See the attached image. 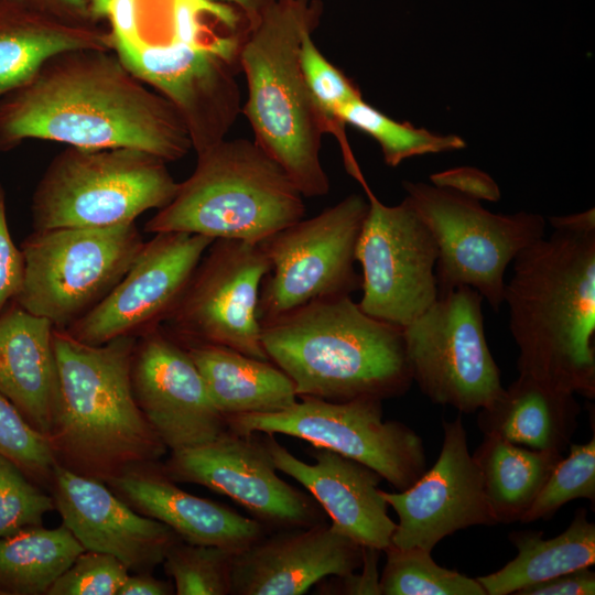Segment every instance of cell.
Instances as JSON below:
<instances>
[{"instance_id":"obj_37","label":"cell","mask_w":595,"mask_h":595,"mask_svg":"<svg viewBox=\"0 0 595 595\" xmlns=\"http://www.w3.org/2000/svg\"><path fill=\"white\" fill-rule=\"evenodd\" d=\"M53 510L52 495L0 454V538L42 526L44 516Z\"/></svg>"},{"instance_id":"obj_15","label":"cell","mask_w":595,"mask_h":595,"mask_svg":"<svg viewBox=\"0 0 595 595\" xmlns=\"http://www.w3.org/2000/svg\"><path fill=\"white\" fill-rule=\"evenodd\" d=\"M111 50L136 77L174 107L196 153L226 139L241 113L236 79L239 61L174 37L164 43L143 37L113 42Z\"/></svg>"},{"instance_id":"obj_5","label":"cell","mask_w":595,"mask_h":595,"mask_svg":"<svg viewBox=\"0 0 595 595\" xmlns=\"http://www.w3.org/2000/svg\"><path fill=\"white\" fill-rule=\"evenodd\" d=\"M317 0H275L242 43L239 65L247 82L241 107L261 147L288 173L304 197L329 191L321 162L324 120L303 78L299 48L318 25Z\"/></svg>"},{"instance_id":"obj_29","label":"cell","mask_w":595,"mask_h":595,"mask_svg":"<svg viewBox=\"0 0 595 595\" xmlns=\"http://www.w3.org/2000/svg\"><path fill=\"white\" fill-rule=\"evenodd\" d=\"M472 456L497 523L520 521L562 458L561 452L523 447L497 435H484Z\"/></svg>"},{"instance_id":"obj_11","label":"cell","mask_w":595,"mask_h":595,"mask_svg":"<svg viewBox=\"0 0 595 595\" xmlns=\"http://www.w3.org/2000/svg\"><path fill=\"white\" fill-rule=\"evenodd\" d=\"M238 434H285L355 459L398 491L409 488L426 469L423 440L399 421H385L382 400L345 402L301 397L281 411L227 416Z\"/></svg>"},{"instance_id":"obj_41","label":"cell","mask_w":595,"mask_h":595,"mask_svg":"<svg viewBox=\"0 0 595 595\" xmlns=\"http://www.w3.org/2000/svg\"><path fill=\"white\" fill-rule=\"evenodd\" d=\"M379 550L364 548L361 573L355 572L343 576H334L329 582L321 581V594H368L381 595L378 573Z\"/></svg>"},{"instance_id":"obj_20","label":"cell","mask_w":595,"mask_h":595,"mask_svg":"<svg viewBox=\"0 0 595 595\" xmlns=\"http://www.w3.org/2000/svg\"><path fill=\"white\" fill-rule=\"evenodd\" d=\"M48 491L62 523L85 550L111 554L134 573L152 572L180 540L166 524L133 510L107 484L58 464Z\"/></svg>"},{"instance_id":"obj_47","label":"cell","mask_w":595,"mask_h":595,"mask_svg":"<svg viewBox=\"0 0 595 595\" xmlns=\"http://www.w3.org/2000/svg\"><path fill=\"white\" fill-rule=\"evenodd\" d=\"M226 3L238 9L248 22L249 29L258 23L275 0H209Z\"/></svg>"},{"instance_id":"obj_4","label":"cell","mask_w":595,"mask_h":595,"mask_svg":"<svg viewBox=\"0 0 595 595\" xmlns=\"http://www.w3.org/2000/svg\"><path fill=\"white\" fill-rule=\"evenodd\" d=\"M261 340L298 398L383 401L403 396L413 382L403 328L368 315L350 295L316 300L261 323Z\"/></svg>"},{"instance_id":"obj_3","label":"cell","mask_w":595,"mask_h":595,"mask_svg":"<svg viewBox=\"0 0 595 595\" xmlns=\"http://www.w3.org/2000/svg\"><path fill=\"white\" fill-rule=\"evenodd\" d=\"M58 377L47 441L56 463L102 483L160 462L167 447L139 408L131 385L136 336L89 345L54 329Z\"/></svg>"},{"instance_id":"obj_48","label":"cell","mask_w":595,"mask_h":595,"mask_svg":"<svg viewBox=\"0 0 595 595\" xmlns=\"http://www.w3.org/2000/svg\"><path fill=\"white\" fill-rule=\"evenodd\" d=\"M112 0H87L90 20L98 24L100 20L107 18L108 9Z\"/></svg>"},{"instance_id":"obj_44","label":"cell","mask_w":595,"mask_h":595,"mask_svg":"<svg viewBox=\"0 0 595 595\" xmlns=\"http://www.w3.org/2000/svg\"><path fill=\"white\" fill-rule=\"evenodd\" d=\"M25 8L77 23H93L87 0H12Z\"/></svg>"},{"instance_id":"obj_27","label":"cell","mask_w":595,"mask_h":595,"mask_svg":"<svg viewBox=\"0 0 595 595\" xmlns=\"http://www.w3.org/2000/svg\"><path fill=\"white\" fill-rule=\"evenodd\" d=\"M225 416L271 413L298 401L294 383L270 360L210 344L184 345Z\"/></svg>"},{"instance_id":"obj_13","label":"cell","mask_w":595,"mask_h":595,"mask_svg":"<svg viewBox=\"0 0 595 595\" xmlns=\"http://www.w3.org/2000/svg\"><path fill=\"white\" fill-rule=\"evenodd\" d=\"M269 271V260L259 245L215 239L164 328L183 345H219L269 360L257 316L260 286Z\"/></svg>"},{"instance_id":"obj_31","label":"cell","mask_w":595,"mask_h":595,"mask_svg":"<svg viewBox=\"0 0 595 595\" xmlns=\"http://www.w3.org/2000/svg\"><path fill=\"white\" fill-rule=\"evenodd\" d=\"M383 552L381 595H486L476 578L439 565L431 551L391 544Z\"/></svg>"},{"instance_id":"obj_46","label":"cell","mask_w":595,"mask_h":595,"mask_svg":"<svg viewBox=\"0 0 595 595\" xmlns=\"http://www.w3.org/2000/svg\"><path fill=\"white\" fill-rule=\"evenodd\" d=\"M549 220L553 229L591 231L595 230V209L591 208L567 216H555L551 217Z\"/></svg>"},{"instance_id":"obj_28","label":"cell","mask_w":595,"mask_h":595,"mask_svg":"<svg viewBox=\"0 0 595 595\" xmlns=\"http://www.w3.org/2000/svg\"><path fill=\"white\" fill-rule=\"evenodd\" d=\"M509 540L518 553L500 570L476 580L486 595L516 594L519 589L554 576L591 567L595 563V524L578 508L570 526L556 537L542 531H513Z\"/></svg>"},{"instance_id":"obj_30","label":"cell","mask_w":595,"mask_h":595,"mask_svg":"<svg viewBox=\"0 0 595 595\" xmlns=\"http://www.w3.org/2000/svg\"><path fill=\"white\" fill-rule=\"evenodd\" d=\"M85 549L62 523L28 528L0 538V591L4 595H46Z\"/></svg>"},{"instance_id":"obj_39","label":"cell","mask_w":595,"mask_h":595,"mask_svg":"<svg viewBox=\"0 0 595 595\" xmlns=\"http://www.w3.org/2000/svg\"><path fill=\"white\" fill-rule=\"evenodd\" d=\"M24 272V256L9 230L6 192L0 183V315L17 301L23 286Z\"/></svg>"},{"instance_id":"obj_1","label":"cell","mask_w":595,"mask_h":595,"mask_svg":"<svg viewBox=\"0 0 595 595\" xmlns=\"http://www.w3.org/2000/svg\"><path fill=\"white\" fill-rule=\"evenodd\" d=\"M29 139L88 149L131 148L165 162L192 143L174 107L112 50L66 51L0 98V151Z\"/></svg>"},{"instance_id":"obj_35","label":"cell","mask_w":595,"mask_h":595,"mask_svg":"<svg viewBox=\"0 0 595 595\" xmlns=\"http://www.w3.org/2000/svg\"><path fill=\"white\" fill-rule=\"evenodd\" d=\"M577 498L595 501L594 434L585 444H570L569 456L554 466L520 522L549 520L562 506Z\"/></svg>"},{"instance_id":"obj_10","label":"cell","mask_w":595,"mask_h":595,"mask_svg":"<svg viewBox=\"0 0 595 595\" xmlns=\"http://www.w3.org/2000/svg\"><path fill=\"white\" fill-rule=\"evenodd\" d=\"M368 201L350 194L311 218H301L258 244L270 263L257 316L260 323L310 302L360 289L356 247Z\"/></svg>"},{"instance_id":"obj_8","label":"cell","mask_w":595,"mask_h":595,"mask_svg":"<svg viewBox=\"0 0 595 595\" xmlns=\"http://www.w3.org/2000/svg\"><path fill=\"white\" fill-rule=\"evenodd\" d=\"M143 244L136 223L33 230L20 247L25 272L15 302L66 329L109 294Z\"/></svg>"},{"instance_id":"obj_12","label":"cell","mask_w":595,"mask_h":595,"mask_svg":"<svg viewBox=\"0 0 595 595\" xmlns=\"http://www.w3.org/2000/svg\"><path fill=\"white\" fill-rule=\"evenodd\" d=\"M483 296L459 286L437 299L403 328L413 382L433 403L473 413L504 387L487 344Z\"/></svg>"},{"instance_id":"obj_6","label":"cell","mask_w":595,"mask_h":595,"mask_svg":"<svg viewBox=\"0 0 595 595\" xmlns=\"http://www.w3.org/2000/svg\"><path fill=\"white\" fill-rule=\"evenodd\" d=\"M193 173L144 225L258 245L305 215L304 196L255 141L224 139L196 153Z\"/></svg>"},{"instance_id":"obj_24","label":"cell","mask_w":595,"mask_h":595,"mask_svg":"<svg viewBox=\"0 0 595 595\" xmlns=\"http://www.w3.org/2000/svg\"><path fill=\"white\" fill-rule=\"evenodd\" d=\"M54 329L17 302L0 315V393L46 439L58 397Z\"/></svg>"},{"instance_id":"obj_16","label":"cell","mask_w":595,"mask_h":595,"mask_svg":"<svg viewBox=\"0 0 595 595\" xmlns=\"http://www.w3.org/2000/svg\"><path fill=\"white\" fill-rule=\"evenodd\" d=\"M162 467L175 483L197 484L228 496L268 532L326 522L325 511L311 494L277 474L263 437L255 433L228 430L208 443L171 451Z\"/></svg>"},{"instance_id":"obj_38","label":"cell","mask_w":595,"mask_h":595,"mask_svg":"<svg viewBox=\"0 0 595 595\" xmlns=\"http://www.w3.org/2000/svg\"><path fill=\"white\" fill-rule=\"evenodd\" d=\"M128 574V567L116 556L85 550L46 595H117Z\"/></svg>"},{"instance_id":"obj_32","label":"cell","mask_w":595,"mask_h":595,"mask_svg":"<svg viewBox=\"0 0 595 595\" xmlns=\"http://www.w3.org/2000/svg\"><path fill=\"white\" fill-rule=\"evenodd\" d=\"M345 125L369 134L380 145L383 160L397 166L403 160L428 153L463 149L465 142L457 136H440L409 122H398L368 105L361 97L340 111Z\"/></svg>"},{"instance_id":"obj_22","label":"cell","mask_w":595,"mask_h":595,"mask_svg":"<svg viewBox=\"0 0 595 595\" xmlns=\"http://www.w3.org/2000/svg\"><path fill=\"white\" fill-rule=\"evenodd\" d=\"M263 442L277 470L303 485L331 518L332 526L364 548L385 551L392 544L397 523L388 515V504L372 468L324 447L310 454L314 464L295 457L264 433Z\"/></svg>"},{"instance_id":"obj_25","label":"cell","mask_w":595,"mask_h":595,"mask_svg":"<svg viewBox=\"0 0 595 595\" xmlns=\"http://www.w3.org/2000/svg\"><path fill=\"white\" fill-rule=\"evenodd\" d=\"M580 412L575 393L519 375L478 410L477 425L484 435L532 450L561 452L571 442Z\"/></svg>"},{"instance_id":"obj_42","label":"cell","mask_w":595,"mask_h":595,"mask_svg":"<svg viewBox=\"0 0 595 595\" xmlns=\"http://www.w3.org/2000/svg\"><path fill=\"white\" fill-rule=\"evenodd\" d=\"M593 594H595V573L589 567H583L526 586L515 595Z\"/></svg>"},{"instance_id":"obj_9","label":"cell","mask_w":595,"mask_h":595,"mask_svg":"<svg viewBox=\"0 0 595 595\" xmlns=\"http://www.w3.org/2000/svg\"><path fill=\"white\" fill-rule=\"evenodd\" d=\"M403 187L437 246L439 295L469 286L498 311L506 269L520 251L544 237V218L527 212L494 214L477 199L426 183L404 181Z\"/></svg>"},{"instance_id":"obj_26","label":"cell","mask_w":595,"mask_h":595,"mask_svg":"<svg viewBox=\"0 0 595 595\" xmlns=\"http://www.w3.org/2000/svg\"><path fill=\"white\" fill-rule=\"evenodd\" d=\"M79 48L111 50L109 31L0 0V98L32 78L51 57Z\"/></svg>"},{"instance_id":"obj_34","label":"cell","mask_w":595,"mask_h":595,"mask_svg":"<svg viewBox=\"0 0 595 595\" xmlns=\"http://www.w3.org/2000/svg\"><path fill=\"white\" fill-rule=\"evenodd\" d=\"M235 553L180 539L169 549L162 565L174 581L176 595H230Z\"/></svg>"},{"instance_id":"obj_14","label":"cell","mask_w":595,"mask_h":595,"mask_svg":"<svg viewBox=\"0 0 595 595\" xmlns=\"http://www.w3.org/2000/svg\"><path fill=\"white\" fill-rule=\"evenodd\" d=\"M358 181L368 201L356 247L363 291L358 305L372 317L404 327L439 296L437 246L407 197L385 205L364 177Z\"/></svg>"},{"instance_id":"obj_49","label":"cell","mask_w":595,"mask_h":595,"mask_svg":"<svg viewBox=\"0 0 595 595\" xmlns=\"http://www.w3.org/2000/svg\"><path fill=\"white\" fill-rule=\"evenodd\" d=\"M0 595H4V594L2 593V591H0Z\"/></svg>"},{"instance_id":"obj_36","label":"cell","mask_w":595,"mask_h":595,"mask_svg":"<svg viewBox=\"0 0 595 595\" xmlns=\"http://www.w3.org/2000/svg\"><path fill=\"white\" fill-rule=\"evenodd\" d=\"M0 454L12 461L32 482L48 490L57 464L50 443L2 393Z\"/></svg>"},{"instance_id":"obj_43","label":"cell","mask_w":595,"mask_h":595,"mask_svg":"<svg viewBox=\"0 0 595 595\" xmlns=\"http://www.w3.org/2000/svg\"><path fill=\"white\" fill-rule=\"evenodd\" d=\"M110 22V41L136 42L140 40L138 0H112L107 18Z\"/></svg>"},{"instance_id":"obj_19","label":"cell","mask_w":595,"mask_h":595,"mask_svg":"<svg viewBox=\"0 0 595 595\" xmlns=\"http://www.w3.org/2000/svg\"><path fill=\"white\" fill-rule=\"evenodd\" d=\"M131 385L167 450L205 444L228 431L187 349L163 325L137 337Z\"/></svg>"},{"instance_id":"obj_40","label":"cell","mask_w":595,"mask_h":595,"mask_svg":"<svg viewBox=\"0 0 595 595\" xmlns=\"http://www.w3.org/2000/svg\"><path fill=\"white\" fill-rule=\"evenodd\" d=\"M436 187L447 188L470 198L497 202L500 190L497 183L487 173L472 166H459L430 176Z\"/></svg>"},{"instance_id":"obj_18","label":"cell","mask_w":595,"mask_h":595,"mask_svg":"<svg viewBox=\"0 0 595 595\" xmlns=\"http://www.w3.org/2000/svg\"><path fill=\"white\" fill-rule=\"evenodd\" d=\"M440 455L407 489L382 490L398 516L391 542L401 549L431 551L452 533L473 526H494L480 472L468 451L467 433L458 415L443 421Z\"/></svg>"},{"instance_id":"obj_7","label":"cell","mask_w":595,"mask_h":595,"mask_svg":"<svg viewBox=\"0 0 595 595\" xmlns=\"http://www.w3.org/2000/svg\"><path fill=\"white\" fill-rule=\"evenodd\" d=\"M178 182L166 162L131 148L66 145L50 162L31 199L33 230L104 228L161 209Z\"/></svg>"},{"instance_id":"obj_2","label":"cell","mask_w":595,"mask_h":595,"mask_svg":"<svg viewBox=\"0 0 595 595\" xmlns=\"http://www.w3.org/2000/svg\"><path fill=\"white\" fill-rule=\"evenodd\" d=\"M504 303L519 375L595 397V230L553 229L513 259Z\"/></svg>"},{"instance_id":"obj_17","label":"cell","mask_w":595,"mask_h":595,"mask_svg":"<svg viewBox=\"0 0 595 595\" xmlns=\"http://www.w3.org/2000/svg\"><path fill=\"white\" fill-rule=\"evenodd\" d=\"M214 240L188 232L153 234L109 294L64 331L79 342L101 345L162 325Z\"/></svg>"},{"instance_id":"obj_33","label":"cell","mask_w":595,"mask_h":595,"mask_svg":"<svg viewBox=\"0 0 595 595\" xmlns=\"http://www.w3.org/2000/svg\"><path fill=\"white\" fill-rule=\"evenodd\" d=\"M314 32H306L300 44L299 62L309 93L321 113L326 133L336 137L340 144L346 169L350 174L358 164L351 153L345 133V123L340 111L353 100L360 98L358 88L338 68H336L316 46Z\"/></svg>"},{"instance_id":"obj_45","label":"cell","mask_w":595,"mask_h":595,"mask_svg":"<svg viewBox=\"0 0 595 595\" xmlns=\"http://www.w3.org/2000/svg\"><path fill=\"white\" fill-rule=\"evenodd\" d=\"M175 594L174 586L165 581L155 578L151 572L128 574L117 595H171Z\"/></svg>"},{"instance_id":"obj_21","label":"cell","mask_w":595,"mask_h":595,"mask_svg":"<svg viewBox=\"0 0 595 595\" xmlns=\"http://www.w3.org/2000/svg\"><path fill=\"white\" fill-rule=\"evenodd\" d=\"M363 561L364 547L327 522L267 532L234 554L230 595H301Z\"/></svg>"},{"instance_id":"obj_23","label":"cell","mask_w":595,"mask_h":595,"mask_svg":"<svg viewBox=\"0 0 595 595\" xmlns=\"http://www.w3.org/2000/svg\"><path fill=\"white\" fill-rule=\"evenodd\" d=\"M106 484L133 510L166 524L187 543L238 552L268 532L252 518L181 489L161 462L131 467Z\"/></svg>"}]
</instances>
